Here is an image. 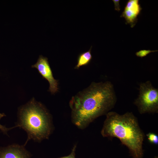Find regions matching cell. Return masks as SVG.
Listing matches in <instances>:
<instances>
[{"label":"cell","mask_w":158,"mask_h":158,"mask_svg":"<svg viewBox=\"0 0 158 158\" xmlns=\"http://www.w3.org/2000/svg\"><path fill=\"white\" fill-rule=\"evenodd\" d=\"M138 0H129L127 2L121 17L126 20V24H129L131 28L136 24L138 16L142 9Z\"/></svg>","instance_id":"8992f818"},{"label":"cell","mask_w":158,"mask_h":158,"mask_svg":"<svg viewBox=\"0 0 158 158\" xmlns=\"http://www.w3.org/2000/svg\"><path fill=\"white\" fill-rule=\"evenodd\" d=\"M134 103L141 114L157 112L158 89L154 88L149 81L141 83L140 85L139 94Z\"/></svg>","instance_id":"277c9868"},{"label":"cell","mask_w":158,"mask_h":158,"mask_svg":"<svg viewBox=\"0 0 158 158\" xmlns=\"http://www.w3.org/2000/svg\"><path fill=\"white\" fill-rule=\"evenodd\" d=\"M157 51V50L152 51L150 50H142L136 52L135 55L138 57L142 58L151 52H156Z\"/></svg>","instance_id":"30bf717a"},{"label":"cell","mask_w":158,"mask_h":158,"mask_svg":"<svg viewBox=\"0 0 158 158\" xmlns=\"http://www.w3.org/2000/svg\"><path fill=\"white\" fill-rule=\"evenodd\" d=\"M158 158V157H155V158Z\"/></svg>","instance_id":"5bb4252c"},{"label":"cell","mask_w":158,"mask_h":158,"mask_svg":"<svg viewBox=\"0 0 158 158\" xmlns=\"http://www.w3.org/2000/svg\"><path fill=\"white\" fill-rule=\"evenodd\" d=\"M16 127L26 131L28 139L25 145L31 139L40 142L48 139L53 128L50 114L43 105L34 98L20 108Z\"/></svg>","instance_id":"3957f363"},{"label":"cell","mask_w":158,"mask_h":158,"mask_svg":"<svg viewBox=\"0 0 158 158\" xmlns=\"http://www.w3.org/2000/svg\"><path fill=\"white\" fill-rule=\"evenodd\" d=\"M24 145L15 144L0 148V158H30Z\"/></svg>","instance_id":"52a82bcc"},{"label":"cell","mask_w":158,"mask_h":158,"mask_svg":"<svg viewBox=\"0 0 158 158\" xmlns=\"http://www.w3.org/2000/svg\"><path fill=\"white\" fill-rule=\"evenodd\" d=\"M76 148V145L73 147L72 152L69 155L59 158H75V151Z\"/></svg>","instance_id":"7c38bea8"},{"label":"cell","mask_w":158,"mask_h":158,"mask_svg":"<svg viewBox=\"0 0 158 158\" xmlns=\"http://www.w3.org/2000/svg\"><path fill=\"white\" fill-rule=\"evenodd\" d=\"M101 133L103 137L118 138L128 148L133 158H142L144 135L132 113L120 115L108 112Z\"/></svg>","instance_id":"7a4b0ae2"},{"label":"cell","mask_w":158,"mask_h":158,"mask_svg":"<svg viewBox=\"0 0 158 158\" xmlns=\"http://www.w3.org/2000/svg\"><path fill=\"white\" fill-rule=\"evenodd\" d=\"M92 46L87 51L80 54L78 56L77 63L74 67L75 69H78L80 67L88 65L90 62L92 56L91 54Z\"/></svg>","instance_id":"ba28073f"},{"label":"cell","mask_w":158,"mask_h":158,"mask_svg":"<svg viewBox=\"0 0 158 158\" xmlns=\"http://www.w3.org/2000/svg\"><path fill=\"white\" fill-rule=\"evenodd\" d=\"M6 116V115L4 113H0V120L3 117ZM16 127V126L13 127H12L11 128H6L4 126H3L1 125L0 123V130L3 132L4 133L6 134L7 131L11 128Z\"/></svg>","instance_id":"8fae6325"},{"label":"cell","mask_w":158,"mask_h":158,"mask_svg":"<svg viewBox=\"0 0 158 158\" xmlns=\"http://www.w3.org/2000/svg\"><path fill=\"white\" fill-rule=\"evenodd\" d=\"M32 67L37 69L42 77L48 82L49 85V91L51 94H54L58 92V81L53 77L47 58L40 56L37 63Z\"/></svg>","instance_id":"5b68a950"},{"label":"cell","mask_w":158,"mask_h":158,"mask_svg":"<svg viewBox=\"0 0 158 158\" xmlns=\"http://www.w3.org/2000/svg\"><path fill=\"white\" fill-rule=\"evenodd\" d=\"M113 1L114 2V4L115 10L117 11H119L120 10V8L119 3L120 0H113Z\"/></svg>","instance_id":"4fadbf2b"},{"label":"cell","mask_w":158,"mask_h":158,"mask_svg":"<svg viewBox=\"0 0 158 158\" xmlns=\"http://www.w3.org/2000/svg\"><path fill=\"white\" fill-rule=\"evenodd\" d=\"M147 139L149 142L155 145L158 143V136L155 133H149L147 135Z\"/></svg>","instance_id":"9c48e42d"},{"label":"cell","mask_w":158,"mask_h":158,"mask_svg":"<svg viewBox=\"0 0 158 158\" xmlns=\"http://www.w3.org/2000/svg\"><path fill=\"white\" fill-rule=\"evenodd\" d=\"M116 101L110 82H93L70 101L72 121L79 128L84 129L96 118L107 114Z\"/></svg>","instance_id":"6da1fadb"}]
</instances>
